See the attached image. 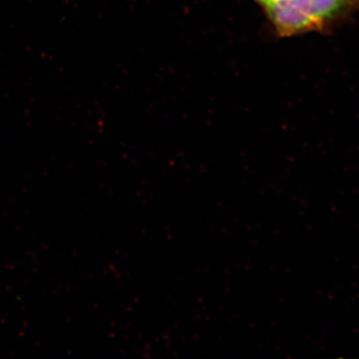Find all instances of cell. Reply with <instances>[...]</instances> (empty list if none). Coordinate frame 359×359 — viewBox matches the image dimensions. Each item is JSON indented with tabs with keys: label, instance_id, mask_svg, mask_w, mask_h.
<instances>
[{
	"label": "cell",
	"instance_id": "2",
	"mask_svg": "<svg viewBox=\"0 0 359 359\" xmlns=\"http://www.w3.org/2000/svg\"><path fill=\"white\" fill-rule=\"evenodd\" d=\"M257 1H259V4H263L264 8H266V7H268L269 6H271V4H273L276 0H257Z\"/></svg>",
	"mask_w": 359,
	"mask_h": 359
},
{
	"label": "cell",
	"instance_id": "1",
	"mask_svg": "<svg viewBox=\"0 0 359 359\" xmlns=\"http://www.w3.org/2000/svg\"><path fill=\"white\" fill-rule=\"evenodd\" d=\"M359 0H276L266 13L282 36L320 30L351 16Z\"/></svg>",
	"mask_w": 359,
	"mask_h": 359
}]
</instances>
